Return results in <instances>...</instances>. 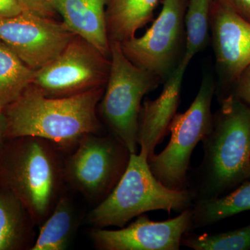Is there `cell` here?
I'll list each match as a JSON object with an SVG mask.
<instances>
[{
	"mask_svg": "<svg viewBox=\"0 0 250 250\" xmlns=\"http://www.w3.org/2000/svg\"><path fill=\"white\" fill-rule=\"evenodd\" d=\"M105 88L67 98L44 96L32 84L4 108L7 139L34 136L47 140L69 154L88 134H101L98 104Z\"/></svg>",
	"mask_w": 250,
	"mask_h": 250,
	"instance_id": "cell-1",
	"label": "cell"
},
{
	"mask_svg": "<svg viewBox=\"0 0 250 250\" xmlns=\"http://www.w3.org/2000/svg\"><path fill=\"white\" fill-rule=\"evenodd\" d=\"M213 126L202 141L201 164L189 174L195 202L218 197L245 181L250 159V106L234 95L222 99Z\"/></svg>",
	"mask_w": 250,
	"mask_h": 250,
	"instance_id": "cell-2",
	"label": "cell"
},
{
	"mask_svg": "<svg viewBox=\"0 0 250 250\" xmlns=\"http://www.w3.org/2000/svg\"><path fill=\"white\" fill-rule=\"evenodd\" d=\"M63 152L34 136L8 139L0 153V187L12 192L41 227L66 191Z\"/></svg>",
	"mask_w": 250,
	"mask_h": 250,
	"instance_id": "cell-3",
	"label": "cell"
},
{
	"mask_svg": "<svg viewBox=\"0 0 250 250\" xmlns=\"http://www.w3.org/2000/svg\"><path fill=\"white\" fill-rule=\"evenodd\" d=\"M190 190L167 188L154 177L146 153L131 154L129 164L116 187L87 215L91 228L125 227L132 219L151 210L182 213L192 208Z\"/></svg>",
	"mask_w": 250,
	"mask_h": 250,
	"instance_id": "cell-4",
	"label": "cell"
},
{
	"mask_svg": "<svg viewBox=\"0 0 250 250\" xmlns=\"http://www.w3.org/2000/svg\"><path fill=\"white\" fill-rule=\"evenodd\" d=\"M109 43L111 69L98 104V114L110 133L121 140L131 154H136L143 98L164 81L129 60L122 50L121 42L109 41Z\"/></svg>",
	"mask_w": 250,
	"mask_h": 250,
	"instance_id": "cell-5",
	"label": "cell"
},
{
	"mask_svg": "<svg viewBox=\"0 0 250 250\" xmlns=\"http://www.w3.org/2000/svg\"><path fill=\"white\" fill-rule=\"evenodd\" d=\"M215 90L213 77L205 75L190 107L174 117L169 127L168 145L162 152L148 159L154 177L167 188L188 190L192 152L213 126L211 104Z\"/></svg>",
	"mask_w": 250,
	"mask_h": 250,
	"instance_id": "cell-6",
	"label": "cell"
},
{
	"mask_svg": "<svg viewBox=\"0 0 250 250\" xmlns=\"http://www.w3.org/2000/svg\"><path fill=\"white\" fill-rule=\"evenodd\" d=\"M130 156L126 146L111 133L85 135L64 158L65 183L95 207L121 180Z\"/></svg>",
	"mask_w": 250,
	"mask_h": 250,
	"instance_id": "cell-7",
	"label": "cell"
},
{
	"mask_svg": "<svg viewBox=\"0 0 250 250\" xmlns=\"http://www.w3.org/2000/svg\"><path fill=\"white\" fill-rule=\"evenodd\" d=\"M111 60L78 35L42 68L36 70L31 84L47 98H67L105 88Z\"/></svg>",
	"mask_w": 250,
	"mask_h": 250,
	"instance_id": "cell-8",
	"label": "cell"
},
{
	"mask_svg": "<svg viewBox=\"0 0 250 250\" xmlns=\"http://www.w3.org/2000/svg\"><path fill=\"white\" fill-rule=\"evenodd\" d=\"M188 2V0H164L159 16L146 32L121 42L122 50L129 60L160 77L164 82L184 57Z\"/></svg>",
	"mask_w": 250,
	"mask_h": 250,
	"instance_id": "cell-9",
	"label": "cell"
},
{
	"mask_svg": "<svg viewBox=\"0 0 250 250\" xmlns=\"http://www.w3.org/2000/svg\"><path fill=\"white\" fill-rule=\"evenodd\" d=\"M75 36L63 22L29 11L0 19V41L36 71L57 58Z\"/></svg>",
	"mask_w": 250,
	"mask_h": 250,
	"instance_id": "cell-10",
	"label": "cell"
},
{
	"mask_svg": "<svg viewBox=\"0 0 250 250\" xmlns=\"http://www.w3.org/2000/svg\"><path fill=\"white\" fill-rule=\"evenodd\" d=\"M191 208L175 218L152 221L147 215L120 229L91 228L88 236L100 250H179L184 233L190 231Z\"/></svg>",
	"mask_w": 250,
	"mask_h": 250,
	"instance_id": "cell-11",
	"label": "cell"
},
{
	"mask_svg": "<svg viewBox=\"0 0 250 250\" xmlns=\"http://www.w3.org/2000/svg\"><path fill=\"white\" fill-rule=\"evenodd\" d=\"M210 29L222 83L234 85L250 65V23L220 0H213Z\"/></svg>",
	"mask_w": 250,
	"mask_h": 250,
	"instance_id": "cell-12",
	"label": "cell"
},
{
	"mask_svg": "<svg viewBox=\"0 0 250 250\" xmlns=\"http://www.w3.org/2000/svg\"><path fill=\"white\" fill-rule=\"evenodd\" d=\"M187 66L179 63L164 82V88L155 100L143 102L140 111L138 127V145L140 152L147 154L148 159L155 154L158 145L169 133V127L177 114L181 92Z\"/></svg>",
	"mask_w": 250,
	"mask_h": 250,
	"instance_id": "cell-13",
	"label": "cell"
},
{
	"mask_svg": "<svg viewBox=\"0 0 250 250\" xmlns=\"http://www.w3.org/2000/svg\"><path fill=\"white\" fill-rule=\"evenodd\" d=\"M62 22L75 35L97 47L110 58V43L106 30V0H52Z\"/></svg>",
	"mask_w": 250,
	"mask_h": 250,
	"instance_id": "cell-14",
	"label": "cell"
},
{
	"mask_svg": "<svg viewBox=\"0 0 250 250\" xmlns=\"http://www.w3.org/2000/svg\"><path fill=\"white\" fill-rule=\"evenodd\" d=\"M35 222L22 202L0 187V250H31Z\"/></svg>",
	"mask_w": 250,
	"mask_h": 250,
	"instance_id": "cell-15",
	"label": "cell"
},
{
	"mask_svg": "<svg viewBox=\"0 0 250 250\" xmlns=\"http://www.w3.org/2000/svg\"><path fill=\"white\" fill-rule=\"evenodd\" d=\"M82 220V215L65 191L52 213L39 227V236L31 250H66L76 235Z\"/></svg>",
	"mask_w": 250,
	"mask_h": 250,
	"instance_id": "cell-16",
	"label": "cell"
},
{
	"mask_svg": "<svg viewBox=\"0 0 250 250\" xmlns=\"http://www.w3.org/2000/svg\"><path fill=\"white\" fill-rule=\"evenodd\" d=\"M160 0H106V30L109 41L123 42L153 21Z\"/></svg>",
	"mask_w": 250,
	"mask_h": 250,
	"instance_id": "cell-17",
	"label": "cell"
},
{
	"mask_svg": "<svg viewBox=\"0 0 250 250\" xmlns=\"http://www.w3.org/2000/svg\"><path fill=\"white\" fill-rule=\"evenodd\" d=\"M250 210V179L242 182L231 191L218 197L194 202L190 231Z\"/></svg>",
	"mask_w": 250,
	"mask_h": 250,
	"instance_id": "cell-18",
	"label": "cell"
},
{
	"mask_svg": "<svg viewBox=\"0 0 250 250\" xmlns=\"http://www.w3.org/2000/svg\"><path fill=\"white\" fill-rule=\"evenodd\" d=\"M35 72L0 41V108L4 109L21 96Z\"/></svg>",
	"mask_w": 250,
	"mask_h": 250,
	"instance_id": "cell-19",
	"label": "cell"
},
{
	"mask_svg": "<svg viewBox=\"0 0 250 250\" xmlns=\"http://www.w3.org/2000/svg\"><path fill=\"white\" fill-rule=\"evenodd\" d=\"M213 0H188L184 16L186 45L181 63L188 67L192 59L207 47L209 38Z\"/></svg>",
	"mask_w": 250,
	"mask_h": 250,
	"instance_id": "cell-20",
	"label": "cell"
},
{
	"mask_svg": "<svg viewBox=\"0 0 250 250\" xmlns=\"http://www.w3.org/2000/svg\"><path fill=\"white\" fill-rule=\"evenodd\" d=\"M181 246L195 250H250V225L214 234L187 231L182 237Z\"/></svg>",
	"mask_w": 250,
	"mask_h": 250,
	"instance_id": "cell-21",
	"label": "cell"
},
{
	"mask_svg": "<svg viewBox=\"0 0 250 250\" xmlns=\"http://www.w3.org/2000/svg\"><path fill=\"white\" fill-rule=\"evenodd\" d=\"M26 11L42 16L54 19L57 11L54 8L52 0H20Z\"/></svg>",
	"mask_w": 250,
	"mask_h": 250,
	"instance_id": "cell-22",
	"label": "cell"
},
{
	"mask_svg": "<svg viewBox=\"0 0 250 250\" xmlns=\"http://www.w3.org/2000/svg\"><path fill=\"white\" fill-rule=\"evenodd\" d=\"M231 95L250 106V65L235 83L234 90Z\"/></svg>",
	"mask_w": 250,
	"mask_h": 250,
	"instance_id": "cell-23",
	"label": "cell"
},
{
	"mask_svg": "<svg viewBox=\"0 0 250 250\" xmlns=\"http://www.w3.org/2000/svg\"><path fill=\"white\" fill-rule=\"evenodd\" d=\"M24 11L20 0H0V19L17 16Z\"/></svg>",
	"mask_w": 250,
	"mask_h": 250,
	"instance_id": "cell-24",
	"label": "cell"
},
{
	"mask_svg": "<svg viewBox=\"0 0 250 250\" xmlns=\"http://www.w3.org/2000/svg\"><path fill=\"white\" fill-rule=\"evenodd\" d=\"M236 14L250 23V0H220Z\"/></svg>",
	"mask_w": 250,
	"mask_h": 250,
	"instance_id": "cell-25",
	"label": "cell"
},
{
	"mask_svg": "<svg viewBox=\"0 0 250 250\" xmlns=\"http://www.w3.org/2000/svg\"><path fill=\"white\" fill-rule=\"evenodd\" d=\"M8 119L4 109L0 108V153L7 141Z\"/></svg>",
	"mask_w": 250,
	"mask_h": 250,
	"instance_id": "cell-26",
	"label": "cell"
},
{
	"mask_svg": "<svg viewBox=\"0 0 250 250\" xmlns=\"http://www.w3.org/2000/svg\"><path fill=\"white\" fill-rule=\"evenodd\" d=\"M250 179V159L249 164H248V167H247L246 173H245V181Z\"/></svg>",
	"mask_w": 250,
	"mask_h": 250,
	"instance_id": "cell-27",
	"label": "cell"
}]
</instances>
